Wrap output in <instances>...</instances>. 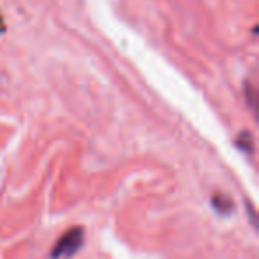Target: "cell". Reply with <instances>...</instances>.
I'll return each mask as SVG.
<instances>
[{
  "mask_svg": "<svg viewBox=\"0 0 259 259\" xmlns=\"http://www.w3.org/2000/svg\"><path fill=\"white\" fill-rule=\"evenodd\" d=\"M83 243V229L82 227H73V229L66 231L59 241L54 245V250H52V257L54 259H64L73 255L75 252L80 250Z\"/></svg>",
  "mask_w": 259,
  "mask_h": 259,
  "instance_id": "1",
  "label": "cell"
}]
</instances>
